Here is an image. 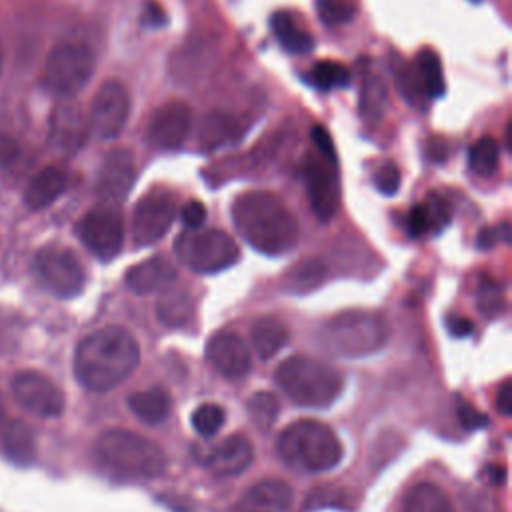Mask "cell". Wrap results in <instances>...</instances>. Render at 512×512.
Returning <instances> with one entry per match:
<instances>
[{
  "mask_svg": "<svg viewBox=\"0 0 512 512\" xmlns=\"http://www.w3.org/2000/svg\"><path fill=\"white\" fill-rule=\"evenodd\" d=\"M456 414H458V420L464 428L468 430H476V428H486L488 426V416L478 412L470 402L466 400H460L458 402V408H456Z\"/></svg>",
  "mask_w": 512,
  "mask_h": 512,
  "instance_id": "obj_41",
  "label": "cell"
},
{
  "mask_svg": "<svg viewBox=\"0 0 512 512\" xmlns=\"http://www.w3.org/2000/svg\"><path fill=\"white\" fill-rule=\"evenodd\" d=\"M158 320L166 326H184L192 316V298L186 290L168 288L156 304Z\"/></svg>",
  "mask_w": 512,
  "mask_h": 512,
  "instance_id": "obj_31",
  "label": "cell"
},
{
  "mask_svg": "<svg viewBox=\"0 0 512 512\" xmlns=\"http://www.w3.org/2000/svg\"><path fill=\"white\" fill-rule=\"evenodd\" d=\"M312 142H314L320 158H324L330 164L336 162V150H334L332 138H330V134L322 126H314L312 128Z\"/></svg>",
  "mask_w": 512,
  "mask_h": 512,
  "instance_id": "obj_43",
  "label": "cell"
},
{
  "mask_svg": "<svg viewBox=\"0 0 512 512\" xmlns=\"http://www.w3.org/2000/svg\"><path fill=\"white\" fill-rule=\"evenodd\" d=\"M76 234L96 258L112 260L124 244V222L112 204H100L78 220Z\"/></svg>",
  "mask_w": 512,
  "mask_h": 512,
  "instance_id": "obj_10",
  "label": "cell"
},
{
  "mask_svg": "<svg viewBox=\"0 0 512 512\" xmlns=\"http://www.w3.org/2000/svg\"><path fill=\"white\" fill-rule=\"evenodd\" d=\"M254 460V448L246 436L232 434L206 452L204 464L216 476L242 474Z\"/></svg>",
  "mask_w": 512,
  "mask_h": 512,
  "instance_id": "obj_18",
  "label": "cell"
},
{
  "mask_svg": "<svg viewBox=\"0 0 512 512\" xmlns=\"http://www.w3.org/2000/svg\"><path fill=\"white\" fill-rule=\"evenodd\" d=\"M306 190L310 198V206L318 220L328 222L340 202V186L334 172V164L320 160H310L306 166Z\"/></svg>",
  "mask_w": 512,
  "mask_h": 512,
  "instance_id": "obj_17",
  "label": "cell"
},
{
  "mask_svg": "<svg viewBox=\"0 0 512 512\" xmlns=\"http://www.w3.org/2000/svg\"><path fill=\"white\" fill-rule=\"evenodd\" d=\"M324 276H326L324 262L318 258H306V260H300L292 270H288V274L284 276L282 288L290 294L302 296L318 288Z\"/></svg>",
  "mask_w": 512,
  "mask_h": 512,
  "instance_id": "obj_28",
  "label": "cell"
},
{
  "mask_svg": "<svg viewBox=\"0 0 512 512\" xmlns=\"http://www.w3.org/2000/svg\"><path fill=\"white\" fill-rule=\"evenodd\" d=\"M308 82L320 90H334V88H344L350 84V72L346 66L338 62H318L310 72H308Z\"/></svg>",
  "mask_w": 512,
  "mask_h": 512,
  "instance_id": "obj_33",
  "label": "cell"
},
{
  "mask_svg": "<svg viewBox=\"0 0 512 512\" xmlns=\"http://www.w3.org/2000/svg\"><path fill=\"white\" fill-rule=\"evenodd\" d=\"M282 462L300 472H326L342 460V444L334 430L320 420H296L286 426L276 444Z\"/></svg>",
  "mask_w": 512,
  "mask_h": 512,
  "instance_id": "obj_4",
  "label": "cell"
},
{
  "mask_svg": "<svg viewBox=\"0 0 512 512\" xmlns=\"http://www.w3.org/2000/svg\"><path fill=\"white\" fill-rule=\"evenodd\" d=\"M128 408L134 412V416L148 424V426H156L162 424L172 408V400L168 396L166 390L152 386L146 390H138L134 394L128 396Z\"/></svg>",
  "mask_w": 512,
  "mask_h": 512,
  "instance_id": "obj_24",
  "label": "cell"
},
{
  "mask_svg": "<svg viewBox=\"0 0 512 512\" xmlns=\"http://www.w3.org/2000/svg\"><path fill=\"white\" fill-rule=\"evenodd\" d=\"M278 408H280L278 398L268 390H260V392L252 394L250 400L246 402V410H248L250 420L262 430L270 428L276 422Z\"/></svg>",
  "mask_w": 512,
  "mask_h": 512,
  "instance_id": "obj_34",
  "label": "cell"
},
{
  "mask_svg": "<svg viewBox=\"0 0 512 512\" xmlns=\"http://www.w3.org/2000/svg\"><path fill=\"white\" fill-rule=\"evenodd\" d=\"M144 22H146L148 26H152V28L164 26V24H166V14H164V10H162L158 4L148 2L146 8H144Z\"/></svg>",
  "mask_w": 512,
  "mask_h": 512,
  "instance_id": "obj_48",
  "label": "cell"
},
{
  "mask_svg": "<svg viewBox=\"0 0 512 512\" xmlns=\"http://www.w3.org/2000/svg\"><path fill=\"white\" fill-rule=\"evenodd\" d=\"M94 456L106 472L128 480L158 478L168 464L164 450L156 442L122 428L102 432L96 438Z\"/></svg>",
  "mask_w": 512,
  "mask_h": 512,
  "instance_id": "obj_3",
  "label": "cell"
},
{
  "mask_svg": "<svg viewBox=\"0 0 512 512\" xmlns=\"http://www.w3.org/2000/svg\"><path fill=\"white\" fill-rule=\"evenodd\" d=\"M88 134V120L74 104H62L54 110L50 122V140L62 152H76L82 148Z\"/></svg>",
  "mask_w": 512,
  "mask_h": 512,
  "instance_id": "obj_20",
  "label": "cell"
},
{
  "mask_svg": "<svg viewBox=\"0 0 512 512\" xmlns=\"http://www.w3.org/2000/svg\"><path fill=\"white\" fill-rule=\"evenodd\" d=\"M446 324H448L450 334H452V336H456V338L470 336V334H472V330H474L472 320H470V318H466V316H458V314L450 316V318L446 320Z\"/></svg>",
  "mask_w": 512,
  "mask_h": 512,
  "instance_id": "obj_47",
  "label": "cell"
},
{
  "mask_svg": "<svg viewBox=\"0 0 512 512\" xmlns=\"http://www.w3.org/2000/svg\"><path fill=\"white\" fill-rule=\"evenodd\" d=\"M416 82L420 90L430 98H440L446 92L440 58L430 48L420 50L416 56Z\"/></svg>",
  "mask_w": 512,
  "mask_h": 512,
  "instance_id": "obj_29",
  "label": "cell"
},
{
  "mask_svg": "<svg viewBox=\"0 0 512 512\" xmlns=\"http://www.w3.org/2000/svg\"><path fill=\"white\" fill-rule=\"evenodd\" d=\"M192 110L186 102L172 100L156 108L148 124V140L160 150H176L188 138Z\"/></svg>",
  "mask_w": 512,
  "mask_h": 512,
  "instance_id": "obj_14",
  "label": "cell"
},
{
  "mask_svg": "<svg viewBox=\"0 0 512 512\" xmlns=\"http://www.w3.org/2000/svg\"><path fill=\"white\" fill-rule=\"evenodd\" d=\"M94 54L88 46L78 42H62L54 46L44 62L40 84L60 100H70L86 88L94 74Z\"/></svg>",
  "mask_w": 512,
  "mask_h": 512,
  "instance_id": "obj_7",
  "label": "cell"
},
{
  "mask_svg": "<svg viewBox=\"0 0 512 512\" xmlns=\"http://www.w3.org/2000/svg\"><path fill=\"white\" fill-rule=\"evenodd\" d=\"M206 358L210 366L228 380L244 378L252 366L248 346L230 330H218L208 338Z\"/></svg>",
  "mask_w": 512,
  "mask_h": 512,
  "instance_id": "obj_15",
  "label": "cell"
},
{
  "mask_svg": "<svg viewBox=\"0 0 512 512\" xmlns=\"http://www.w3.org/2000/svg\"><path fill=\"white\" fill-rule=\"evenodd\" d=\"M236 232L258 252L282 256L300 238L298 220L292 210L272 192L250 190L232 202Z\"/></svg>",
  "mask_w": 512,
  "mask_h": 512,
  "instance_id": "obj_2",
  "label": "cell"
},
{
  "mask_svg": "<svg viewBox=\"0 0 512 512\" xmlns=\"http://www.w3.org/2000/svg\"><path fill=\"white\" fill-rule=\"evenodd\" d=\"M16 402L40 418H56L64 410V394L42 372L22 370L12 378Z\"/></svg>",
  "mask_w": 512,
  "mask_h": 512,
  "instance_id": "obj_13",
  "label": "cell"
},
{
  "mask_svg": "<svg viewBox=\"0 0 512 512\" xmlns=\"http://www.w3.org/2000/svg\"><path fill=\"white\" fill-rule=\"evenodd\" d=\"M136 178L134 158L128 150L116 148L104 156L96 178V194L104 204L122 202L132 190Z\"/></svg>",
  "mask_w": 512,
  "mask_h": 512,
  "instance_id": "obj_16",
  "label": "cell"
},
{
  "mask_svg": "<svg viewBox=\"0 0 512 512\" xmlns=\"http://www.w3.org/2000/svg\"><path fill=\"white\" fill-rule=\"evenodd\" d=\"M8 422V418H6V410H4V402H2V398H0V432H2V428H4V424Z\"/></svg>",
  "mask_w": 512,
  "mask_h": 512,
  "instance_id": "obj_50",
  "label": "cell"
},
{
  "mask_svg": "<svg viewBox=\"0 0 512 512\" xmlns=\"http://www.w3.org/2000/svg\"><path fill=\"white\" fill-rule=\"evenodd\" d=\"M176 216V198L168 190H150L132 212V240L136 246L158 242L172 226Z\"/></svg>",
  "mask_w": 512,
  "mask_h": 512,
  "instance_id": "obj_12",
  "label": "cell"
},
{
  "mask_svg": "<svg viewBox=\"0 0 512 512\" xmlns=\"http://www.w3.org/2000/svg\"><path fill=\"white\" fill-rule=\"evenodd\" d=\"M176 268L164 256H152L126 272V286L134 294H156L164 292L176 282Z\"/></svg>",
  "mask_w": 512,
  "mask_h": 512,
  "instance_id": "obj_19",
  "label": "cell"
},
{
  "mask_svg": "<svg viewBox=\"0 0 512 512\" xmlns=\"http://www.w3.org/2000/svg\"><path fill=\"white\" fill-rule=\"evenodd\" d=\"M272 30L282 48L292 54H304L314 48L312 36L302 30L288 12H276L272 16Z\"/></svg>",
  "mask_w": 512,
  "mask_h": 512,
  "instance_id": "obj_30",
  "label": "cell"
},
{
  "mask_svg": "<svg viewBox=\"0 0 512 512\" xmlns=\"http://www.w3.org/2000/svg\"><path fill=\"white\" fill-rule=\"evenodd\" d=\"M180 220L184 222V226H186L188 230L200 228V226L204 224V220H206V208H204V204L198 202V200L186 202V204L182 206V210H180Z\"/></svg>",
  "mask_w": 512,
  "mask_h": 512,
  "instance_id": "obj_42",
  "label": "cell"
},
{
  "mask_svg": "<svg viewBox=\"0 0 512 512\" xmlns=\"http://www.w3.org/2000/svg\"><path fill=\"white\" fill-rule=\"evenodd\" d=\"M66 190V174L56 166L42 168L26 186L24 200L30 210H42L62 196Z\"/></svg>",
  "mask_w": 512,
  "mask_h": 512,
  "instance_id": "obj_23",
  "label": "cell"
},
{
  "mask_svg": "<svg viewBox=\"0 0 512 512\" xmlns=\"http://www.w3.org/2000/svg\"><path fill=\"white\" fill-rule=\"evenodd\" d=\"M276 382L298 406L328 408L342 392V376L328 364L310 356H290L276 368Z\"/></svg>",
  "mask_w": 512,
  "mask_h": 512,
  "instance_id": "obj_6",
  "label": "cell"
},
{
  "mask_svg": "<svg viewBox=\"0 0 512 512\" xmlns=\"http://www.w3.org/2000/svg\"><path fill=\"white\" fill-rule=\"evenodd\" d=\"M226 420V412L220 404H214V402H208V404H200L194 412H192V428L196 430V434L204 436V438H210L214 436L222 424Z\"/></svg>",
  "mask_w": 512,
  "mask_h": 512,
  "instance_id": "obj_35",
  "label": "cell"
},
{
  "mask_svg": "<svg viewBox=\"0 0 512 512\" xmlns=\"http://www.w3.org/2000/svg\"><path fill=\"white\" fill-rule=\"evenodd\" d=\"M498 158H500L498 142L490 136H482L470 146L468 166L478 176H492L498 168Z\"/></svg>",
  "mask_w": 512,
  "mask_h": 512,
  "instance_id": "obj_32",
  "label": "cell"
},
{
  "mask_svg": "<svg viewBox=\"0 0 512 512\" xmlns=\"http://www.w3.org/2000/svg\"><path fill=\"white\" fill-rule=\"evenodd\" d=\"M406 230L410 236L418 238V236H424L428 232V220H426V214H424V208L422 204L414 206L408 214H406V222H404Z\"/></svg>",
  "mask_w": 512,
  "mask_h": 512,
  "instance_id": "obj_44",
  "label": "cell"
},
{
  "mask_svg": "<svg viewBox=\"0 0 512 512\" xmlns=\"http://www.w3.org/2000/svg\"><path fill=\"white\" fill-rule=\"evenodd\" d=\"M292 488L282 480H262L248 490L242 506L248 512H288L292 506Z\"/></svg>",
  "mask_w": 512,
  "mask_h": 512,
  "instance_id": "obj_21",
  "label": "cell"
},
{
  "mask_svg": "<svg viewBox=\"0 0 512 512\" xmlns=\"http://www.w3.org/2000/svg\"><path fill=\"white\" fill-rule=\"evenodd\" d=\"M498 240H504L508 242V224L504 222L500 228H484L480 234H478V248L482 250H488L492 248Z\"/></svg>",
  "mask_w": 512,
  "mask_h": 512,
  "instance_id": "obj_45",
  "label": "cell"
},
{
  "mask_svg": "<svg viewBox=\"0 0 512 512\" xmlns=\"http://www.w3.org/2000/svg\"><path fill=\"white\" fill-rule=\"evenodd\" d=\"M138 362L140 348L136 338L120 326H106L78 342L74 374L84 388L106 392L124 382Z\"/></svg>",
  "mask_w": 512,
  "mask_h": 512,
  "instance_id": "obj_1",
  "label": "cell"
},
{
  "mask_svg": "<svg viewBox=\"0 0 512 512\" xmlns=\"http://www.w3.org/2000/svg\"><path fill=\"white\" fill-rule=\"evenodd\" d=\"M288 336V326L276 316H262L250 328V342L260 360L276 356L278 350L286 344Z\"/></svg>",
  "mask_w": 512,
  "mask_h": 512,
  "instance_id": "obj_25",
  "label": "cell"
},
{
  "mask_svg": "<svg viewBox=\"0 0 512 512\" xmlns=\"http://www.w3.org/2000/svg\"><path fill=\"white\" fill-rule=\"evenodd\" d=\"M422 208L428 220V232H440L450 224V206L442 196L430 194L422 202Z\"/></svg>",
  "mask_w": 512,
  "mask_h": 512,
  "instance_id": "obj_39",
  "label": "cell"
},
{
  "mask_svg": "<svg viewBox=\"0 0 512 512\" xmlns=\"http://www.w3.org/2000/svg\"><path fill=\"white\" fill-rule=\"evenodd\" d=\"M384 106H386V86H384V82L376 76L366 78L364 88H362V102H360V108H362L364 116H368L370 120H376L384 112Z\"/></svg>",
  "mask_w": 512,
  "mask_h": 512,
  "instance_id": "obj_36",
  "label": "cell"
},
{
  "mask_svg": "<svg viewBox=\"0 0 512 512\" xmlns=\"http://www.w3.org/2000/svg\"><path fill=\"white\" fill-rule=\"evenodd\" d=\"M34 270L40 282L58 298H72L82 292L86 272L78 256L62 246H44L34 256Z\"/></svg>",
  "mask_w": 512,
  "mask_h": 512,
  "instance_id": "obj_9",
  "label": "cell"
},
{
  "mask_svg": "<svg viewBox=\"0 0 512 512\" xmlns=\"http://www.w3.org/2000/svg\"><path fill=\"white\" fill-rule=\"evenodd\" d=\"M374 186L378 188V192L392 196L400 186V172H398L396 164L388 162V164L380 166L378 172L374 174Z\"/></svg>",
  "mask_w": 512,
  "mask_h": 512,
  "instance_id": "obj_40",
  "label": "cell"
},
{
  "mask_svg": "<svg viewBox=\"0 0 512 512\" xmlns=\"http://www.w3.org/2000/svg\"><path fill=\"white\" fill-rule=\"evenodd\" d=\"M240 124L232 114L226 112H210L202 118L198 126V142L204 150H214L224 144H230L238 138Z\"/></svg>",
  "mask_w": 512,
  "mask_h": 512,
  "instance_id": "obj_26",
  "label": "cell"
},
{
  "mask_svg": "<svg viewBox=\"0 0 512 512\" xmlns=\"http://www.w3.org/2000/svg\"><path fill=\"white\" fill-rule=\"evenodd\" d=\"M0 444L6 458L20 466L36 458V434L24 420H8L0 432Z\"/></svg>",
  "mask_w": 512,
  "mask_h": 512,
  "instance_id": "obj_22",
  "label": "cell"
},
{
  "mask_svg": "<svg viewBox=\"0 0 512 512\" xmlns=\"http://www.w3.org/2000/svg\"><path fill=\"white\" fill-rule=\"evenodd\" d=\"M390 328L384 316L366 310H346L334 314L320 326L322 346L344 358H362L382 350Z\"/></svg>",
  "mask_w": 512,
  "mask_h": 512,
  "instance_id": "obj_5",
  "label": "cell"
},
{
  "mask_svg": "<svg viewBox=\"0 0 512 512\" xmlns=\"http://www.w3.org/2000/svg\"><path fill=\"white\" fill-rule=\"evenodd\" d=\"M130 116V96L126 88L116 82H104L90 104L88 130L100 140H114L124 130Z\"/></svg>",
  "mask_w": 512,
  "mask_h": 512,
  "instance_id": "obj_11",
  "label": "cell"
},
{
  "mask_svg": "<svg viewBox=\"0 0 512 512\" xmlns=\"http://www.w3.org/2000/svg\"><path fill=\"white\" fill-rule=\"evenodd\" d=\"M402 512H454V508L440 486L432 482H418L406 492Z\"/></svg>",
  "mask_w": 512,
  "mask_h": 512,
  "instance_id": "obj_27",
  "label": "cell"
},
{
  "mask_svg": "<svg viewBox=\"0 0 512 512\" xmlns=\"http://www.w3.org/2000/svg\"><path fill=\"white\" fill-rule=\"evenodd\" d=\"M0 68H2V50H0Z\"/></svg>",
  "mask_w": 512,
  "mask_h": 512,
  "instance_id": "obj_51",
  "label": "cell"
},
{
  "mask_svg": "<svg viewBox=\"0 0 512 512\" xmlns=\"http://www.w3.org/2000/svg\"><path fill=\"white\" fill-rule=\"evenodd\" d=\"M318 18L328 26H338L354 16V6L348 0H316Z\"/></svg>",
  "mask_w": 512,
  "mask_h": 512,
  "instance_id": "obj_38",
  "label": "cell"
},
{
  "mask_svg": "<svg viewBox=\"0 0 512 512\" xmlns=\"http://www.w3.org/2000/svg\"><path fill=\"white\" fill-rule=\"evenodd\" d=\"M174 252L186 268L198 274L222 272L240 258L234 238L218 228L182 232L174 240Z\"/></svg>",
  "mask_w": 512,
  "mask_h": 512,
  "instance_id": "obj_8",
  "label": "cell"
},
{
  "mask_svg": "<svg viewBox=\"0 0 512 512\" xmlns=\"http://www.w3.org/2000/svg\"><path fill=\"white\" fill-rule=\"evenodd\" d=\"M496 408L500 414L504 416H510L512 412V382L506 378L500 386H498V392H496Z\"/></svg>",
  "mask_w": 512,
  "mask_h": 512,
  "instance_id": "obj_46",
  "label": "cell"
},
{
  "mask_svg": "<svg viewBox=\"0 0 512 512\" xmlns=\"http://www.w3.org/2000/svg\"><path fill=\"white\" fill-rule=\"evenodd\" d=\"M476 304L480 308L482 314H486L488 318H494V316H500L504 306H506V300H504V290L498 282H482V286L478 288V294H476Z\"/></svg>",
  "mask_w": 512,
  "mask_h": 512,
  "instance_id": "obj_37",
  "label": "cell"
},
{
  "mask_svg": "<svg viewBox=\"0 0 512 512\" xmlns=\"http://www.w3.org/2000/svg\"><path fill=\"white\" fill-rule=\"evenodd\" d=\"M484 476L490 480V484L500 486L506 480V468L504 466H486Z\"/></svg>",
  "mask_w": 512,
  "mask_h": 512,
  "instance_id": "obj_49",
  "label": "cell"
}]
</instances>
